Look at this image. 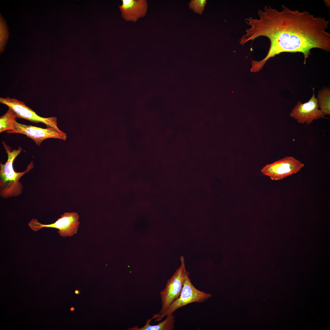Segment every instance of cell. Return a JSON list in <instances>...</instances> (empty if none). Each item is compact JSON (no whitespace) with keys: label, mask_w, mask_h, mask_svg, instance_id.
<instances>
[{"label":"cell","mask_w":330,"mask_h":330,"mask_svg":"<svg viewBox=\"0 0 330 330\" xmlns=\"http://www.w3.org/2000/svg\"><path fill=\"white\" fill-rule=\"evenodd\" d=\"M259 18L250 17L245 21L250 27L239 39L244 45L257 38L264 36L270 41L267 54L260 61L252 60L251 70H261L270 58L284 52H300L306 59L313 48L330 51V34L326 31L329 21L315 17L307 11L290 9L284 5L279 11L265 6L257 12Z\"/></svg>","instance_id":"cell-1"},{"label":"cell","mask_w":330,"mask_h":330,"mask_svg":"<svg viewBox=\"0 0 330 330\" xmlns=\"http://www.w3.org/2000/svg\"><path fill=\"white\" fill-rule=\"evenodd\" d=\"M3 147L8 156L5 164L0 163V196L3 198L16 197L22 192L23 186L19 182L20 178L34 167L32 161L28 165L25 170L22 172H16L13 163L15 158L23 150L20 147L12 150L9 146L2 141Z\"/></svg>","instance_id":"cell-2"},{"label":"cell","mask_w":330,"mask_h":330,"mask_svg":"<svg viewBox=\"0 0 330 330\" xmlns=\"http://www.w3.org/2000/svg\"><path fill=\"white\" fill-rule=\"evenodd\" d=\"M211 295V294L199 290L194 286L189 277L188 272L178 298L172 302L166 311L160 314H154L152 318L155 319V321H160L165 317L173 314L178 309L190 303L203 302L210 298Z\"/></svg>","instance_id":"cell-3"},{"label":"cell","mask_w":330,"mask_h":330,"mask_svg":"<svg viewBox=\"0 0 330 330\" xmlns=\"http://www.w3.org/2000/svg\"><path fill=\"white\" fill-rule=\"evenodd\" d=\"M180 267L167 281L164 288L160 292L162 307L160 314L166 311L172 302L177 299L182 291L184 281L188 273L184 258L181 257Z\"/></svg>","instance_id":"cell-4"},{"label":"cell","mask_w":330,"mask_h":330,"mask_svg":"<svg viewBox=\"0 0 330 330\" xmlns=\"http://www.w3.org/2000/svg\"><path fill=\"white\" fill-rule=\"evenodd\" d=\"M79 216L75 212H65L53 223L44 224L39 222L37 219H32L28 223L30 228L34 231H37L43 227L51 228L58 229L59 235L63 237H71L77 233L80 222Z\"/></svg>","instance_id":"cell-5"},{"label":"cell","mask_w":330,"mask_h":330,"mask_svg":"<svg viewBox=\"0 0 330 330\" xmlns=\"http://www.w3.org/2000/svg\"><path fill=\"white\" fill-rule=\"evenodd\" d=\"M304 166L303 163L293 157L287 156L266 164L261 171L271 180L277 181L298 173Z\"/></svg>","instance_id":"cell-6"},{"label":"cell","mask_w":330,"mask_h":330,"mask_svg":"<svg viewBox=\"0 0 330 330\" xmlns=\"http://www.w3.org/2000/svg\"><path fill=\"white\" fill-rule=\"evenodd\" d=\"M7 134L19 133L24 134L33 140L35 144L40 146L45 139L57 138L65 140L66 134L58 128L47 127L42 128L31 125L19 123L15 121L11 130L6 131Z\"/></svg>","instance_id":"cell-7"},{"label":"cell","mask_w":330,"mask_h":330,"mask_svg":"<svg viewBox=\"0 0 330 330\" xmlns=\"http://www.w3.org/2000/svg\"><path fill=\"white\" fill-rule=\"evenodd\" d=\"M0 102L12 109L16 114L18 118L25 119L33 123H41L45 124L47 127L58 128L57 118L55 117L45 118L40 116L27 106L23 102L7 97L6 98L1 97Z\"/></svg>","instance_id":"cell-8"},{"label":"cell","mask_w":330,"mask_h":330,"mask_svg":"<svg viewBox=\"0 0 330 330\" xmlns=\"http://www.w3.org/2000/svg\"><path fill=\"white\" fill-rule=\"evenodd\" d=\"M318 108L317 101L314 92L308 102L302 103L298 101L292 110L290 116L299 123L309 124L314 120L324 117V115Z\"/></svg>","instance_id":"cell-9"},{"label":"cell","mask_w":330,"mask_h":330,"mask_svg":"<svg viewBox=\"0 0 330 330\" xmlns=\"http://www.w3.org/2000/svg\"><path fill=\"white\" fill-rule=\"evenodd\" d=\"M119 6L123 18L127 21L135 22L146 15L147 3L145 0H122Z\"/></svg>","instance_id":"cell-10"},{"label":"cell","mask_w":330,"mask_h":330,"mask_svg":"<svg viewBox=\"0 0 330 330\" xmlns=\"http://www.w3.org/2000/svg\"><path fill=\"white\" fill-rule=\"evenodd\" d=\"M152 318L146 320L145 325L141 327L135 326L128 328V330H174L175 322V317L173 314L166 316V318L163 321L156 325H151L150 323Z\"/></svg>","instance_id":"cell-11"},{"label":"cell","mask_w":330,"mask_h":330,"mask_svg":"<svg viewBox=\"0 0 330 330\" xmlns=\"http://www.w3.org/2000/svg\"><path fill=\"white\" fill-rule=\"evenodd\" d=\"M317 100L319 108L325 115H330V90L324 87L318 92Z\"/></svg>","instance_id":"cell-12"},{"label":"cell","mask_w":330,"mask_h":330,"mask_svg":"<svg viewBox=\"0 0 330 330\" xmlns=\"http://www.w3.org/2000/svg\"><path fill=\"white\" fill-rule=\"evenodd\" d=\"M18 116L15 112L11 108L0 118V133L10 130L13 123Z\"/></svg>","instance_id":"cell-13"},{"label":"cell","mask_w":330,"mask_h":330,"mask_svg":"<svg viewBox=\"0 0 330 330\" xmlns=\"http://www.w3.org/2000/svg\"><path fill=\"white\" fill-rule=\"evenodd\" d=\"M206 0H191L189 3V6L195 12L201 15L206 4Z\"/></svg>","instance_id":"cell-14"},{"label":"cell","mask_w":330,"mask_h":330,"mask_svg":"<svg viewBox=\"0 0 330 330\" xmlns=\"http://www.w3.org/2000/svg\"><path fill=\"white\" fill-rule=\"evenodd\" d=\"M75 294H78L79 293V292L78 290H76L75 291Z\"/></svg>","instance_id":"cell-15"},{"label":"cell","mask_w":330,"mask_h":330,"mask_svg":"<svg viewBox=\"0 0 330 330\" xmlns=\"http://www.w3.org/2000/svg\"><path fill=\"white\" fill-rule=\"evenodd\" d=\"M74 310V308H73V307H72V308H71V310H72V311H73V310Z\"/></svg>","instance_id":"cell-16"}]
</instances>
